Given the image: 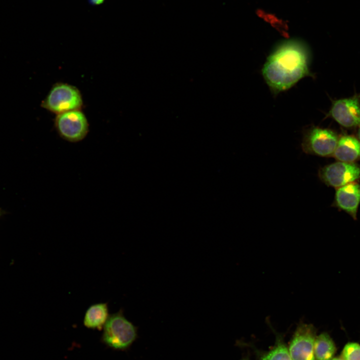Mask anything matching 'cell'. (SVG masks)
I'll return each mask as SVG.
<instances>
[{
	"mask_svg": "<svg viewBox=\"0 0 360 360\" xmlns=\"http://www.w3.org/2000/svg\"><path fill=\"white\" fill-rule=\"evenodd\" d=\"M310 55L301 41L290 40L278 44L268 58L262 70L264 78L274 93L291 88L301 78L311 76Z\"/></svg>",
	"mask_w": 360,
	"mask_h": 360,
	"instance_id": "6da1fadb",
	"label": "cell"
},
{
	"mask_svg": "<svg viewBox=\"0 0 360 360\" xmlns=\"http://www.w3.org/2000/svg\"><path fill=\"white\" fill-rule=\"evenodd\" d=\"M102 329L101 342L115 350H128L138 336L137 327L126 318L122 309L110 314Z\"/></svg>",
	"mask_w": 360,
	"mask_h": 360,
	"instance_id": "7a4b0ae2",
	"label": "cell"
},
{
	"mask_svg": "<svg viewBox=\"0 0 360 360\" xmlns=\"http://www.w3.org/2000/svg\"><path fill=\"white\" fill-rule=\"evenodd\" d=\"M83 104L82 96L75 86L64 82L53 85L42 101L41 106L56 114L80 110Z\"/></svg>",
	"mask_w": 360,
	"mask_h": 360,
	"instance_id": "3957f363",
	"label": "cell"
},
{
	"mask_svg": "<svg viewBox=\"0 0 360 360\" xmlns=\"http://www.w3.org/2000/svg\"><path fill=\"white\" fill-rule=\"evenodd\" d=\"M338 138L337 134L331 129L312 126L304 132L302 148L306 154L332 156Z\"/></svg>",
	"mask_w": 360,
	"mask_h": 360,
	"instance_id": "277c9868",
	"label": "cell"
},
{
	"mask_svg": "<svg viewBox=\"0 0 360 360\" xmlns=\"http://www.w3.org/2000/svg\"><path fill=\"white\" fill-rule=\"evenodd\" d=\"M54 125L59 136L70 142L83 140L89 132L87 118L80 110L56 114Z\"/></svg>",
	"mask_w": 360,
	"mask_h": 360,
	"instance_id": "5b68a950",
	"label": "cell"
},
{
	"mask_svg": "<svg viewBox=\"0 0 360 360\" xmlns=\"http://www.w3.org/2000/svg\"><path fill=\"white\" fill-rule=\"evenodd\" d=\"M318 176L326 186L337 188L360 180V165L338 161L320 168Z\"/></svg>",
	"mask_w": 360,
	"mask_h": 360,
	"instance_id": "8992f818",
	"label": "cell"
},
{
	"mask_svg": "<svg viewBox=\"0 0 360 360\" xmlns=\"http://www.w3.org/2000/svg\"><path fill=\"white\" fill-rule=\"evenodd\" d=\"M316 329L312 324H300L290 344L288 350L292 360H316L314 354Z\"/></svg>",
	"mask_w": 360,
	"mask_h": 360,
	"instance_id": "52a82bcc",
	"label": "cell"
},
{
	"mask_svg": "<svg viewBox=\"0 0 360 360\" xmlns=\"http://www.w3.org/2000/svg\"><path fill=\"white\" fill-rule=\"evenodd\" d=\"M330 116L341 126L354 128L360 124V98L354 96L335 100L329 112Z\"/></svg>",
	"mask_w": 360,
	"mask_h": 360,
	"instance_id": "ba28073f",
	"label": "cell"
},
{
	"mask_svg": "<svg viewBox=\"0 0 360 360\" xmlns=\"http://www.w3.org/2000/svg\"><path fill=\"white\" fill-rule=\"evenodd\" d=\"M360 204V184H348L336 188L332 206L343 210L356 220Z\"/></svg>",
	"mask_w": 360,
	"mask_h": 360,
	"instance_id": "9c48e42d",
	"label": "cell"
},
{
	"mask_svg": "<svg viewBox=\"0 0 360 360\" xmlns=\"http://www.w3.org/2000/svg\"><path fill=\"white\" fill-rule=\"evenodd\" d=\"M332 156L346 162L355 163L360 160V141L352 136H340Z\"/></svg>",
	"mask_w": 360,
	"mask_h": 360,
	"instance_id": "30bf717a",
	"label": "cell"
},
{
	"mask_svg": "<svg viewBox=\"0 0 360 360\" xmlns=\"http://www.w3.org/2000/svg\"><path fill=\"white\" fill-rule=\"evenodd\" d=\"M110 315L108 302L92 304L84 314V325L89 329L102 330Z\"/></svg>",
	"mask_w": 360,
	"mask_h": 360,
	"instance_id": "8fae6325",
	"label": "cell"
},
{
	"mask_svg": "<svg viewBox=\"0 0 360 360\" xmlns=\"http://www.w3.org/2000/svg\"><path fill=\"white\" fill-rule=\"evenodd\" d=\"M336 350L335 344L326 332L316 336L314 342V354L316 360H330L334 358Z\"/></svg>",
	"mask_w": 360,
	"mask_h": 360,
	"instance_id": "7c38bea8",
	"label": "cell"
},
{
	"mask_svg": "<svg viewBox=\"0 0 360 360\" xmlns=\"http://www.w3.org/2000/svg\"><path fill=\"white\" fill-rule=\"evenodd\" d=\"M260 360H292L288 348L282 341L278 340L275 346L260 356Z\"/></svg>",
	"mask_w": 360,
	"mask_h": 360,
	"instance_id": "4fadbf2b",
	"label": "cell"
},
{
	"mask_svg": "<svg viewBox=\"0 0 360 360\" xmlns=\"http://www.w3.org/2000/svg\"><path fill=\"white\" fill-rule=\"evenodd\" d=\"M342 358L344 360H360V344L348 342L344 348Z\"/></svg>",
	"mask_w": 360,
	"mask_h": 360,
	"instance_id": "5bb4252c",
	"label": "cell"
},
{
	"mask_svg": "<svg viewBox=\"0 0 360 360\" xmlns=\"http://www.w3.org/2000/svg\"><path fill=\"white\" fill-rule=\"evenodd\" d=\"M104 0H88L90 4L94 6L100 5L104 3Z\"/></svg>",
	"mask_w": 360,
	"mask_h": 360,
	"instance_id": "9a60e30c",
	"label": "cell"
},
{
	"mask_svg": "<svg viewBox=\"0 0 360 360\" xmlns=\"http://www.w3.org/2000/svg\"><path fill=\"white\" fill-rule=\"evenodd\" d=\"M357 136L358 140L360 141V124L358 125V128L357 132Z\"/></svg>",
	"mask_w": 360,
	"mask_h": 360,
	"instance_id": "2e32d148",
	"label": "cell"
},
{
	"mask_svg": "<svg viewBox=\"0 0 360 360\" xmlns=\"http://www.w3.org/2000/svg\"><path fill=\"white\" fill-rule=\"evenodd\" d=\"M330 360H344L342 358L334 357V358H333Z\"/></svg>",
	"mask_w": 360,
	"mask_h": 360,
	"instance_id": "e0dca14e",
	"label": "cell"
},
{
	"mask_svg": "<svg viewBox=\"0 0 360 360\" xmlns=\"http://www.w3.org/2000/svg\"><path fill=\"white\" fill-rule=\"evenodd\" d=\"M4 212L3 210L0 208V217L3 215Z\"/></svg>",
	"mask_w": 360,
	"mask_h": 360,
	"instance_id": "ac0fdd59",
	"label": "cell"
},
{
	"mask_svg": "<svg viewBox=\"0 0 360 360\" xmlns=\"http://www.w3.org/2000/svg\"><path fill=\"white\" fill-rule=\"evenodd\" d=\"M248 360L244 358V359H242V360Z\"/></svg>",
	"mask_w": 360,
	"mask_h": 360,
	"instance_id": "d6986e66",
	"label": "cell"
}]
</instances>
